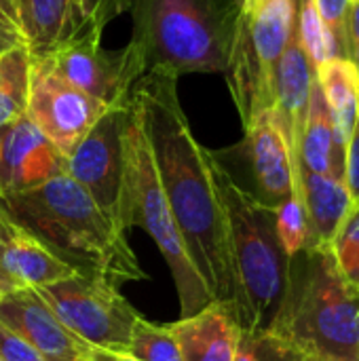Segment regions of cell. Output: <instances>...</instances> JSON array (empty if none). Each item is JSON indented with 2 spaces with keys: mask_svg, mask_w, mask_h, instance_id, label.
<instances>
[{
  "mask_svg": "<svg viewBox=\"0 0 359 361\" xmlns=\"http://www.w3.org/2000/svg\"><path fill=\"white\" fill-rule=\"evenodd\" d=\"M296 27V0H264L239 11L229 59V89L243 127L273 108L277 63Z\"/></svg>",
  "mask_w": 359,
  "mask_h": 361,
  "instance_id": "7",
  "label": "cell"
},
{
  "mask_svg": "<svg viewBox=\"0 0 359 361\" xmlns=\"http://www.w3.org/2000/svg\"><path fill=\"white\" fill-rule=\"evenodd\" d=\"M106 110V104L70 85L42 57L30 55L25 116L63 157L76 148Z\"/></svg>",
  "mask_w": 359,
  "mask_h": 361,
  "instance_id": "11",
  "label": "cell"
},
{
  "mask_svg": "<svg viewBox=\"0 0 359 361\" xmlns=\"http://www.w3.org/2000/svg\"><path fill=\"white\" fill-rule=\"evenodd\" d=\"M212 180L226 218L235 275V315L241 332L267 330L281 305L290 256L275 226V209L256 201L209 152Z\"/></svg>",
  "mask_w": 359,
  "mask_h": 361,
  "instance_id": "4",
  "label": "cell"
},
{
  "mask_svg": "<svg viewBox=\"0 0 359 361\" xmlns=\"http://www.w3.org/2000/svg\"><path fill=\"white\" fill-rule=\"evenodd\" d=\"M245 154L254 182L250 195L256 201L271 209L292 197L303 201L292 157L273 108L256 114L245 127Z\"/></svg>",
  "mask_w": 359,
  "mask_h": 361,
  "instance_id": "12",
  "label": "cell"
},
{
  "mask_svg": "<svg viewBox=\"0 0 359 361\" xmlns=\"http://www.w3.org/2000/svg\"><path fill=\"white\" fill-rule=\"evenodd\" d=\"M269 328L315 361H359V290L339 273L330 247L290 256L286 292Z\"/></svg>",
  "mask_w": 359,
  "mask_h": 361,
  "instance_id": "5",
  "label": "cell"
},
{
  "mask_svg": "<svg viewBox=\"0 0 359 361\" xmlns=\"http://www.w3.org/2000/svg\"><path fill=\"white\" fill-rule=\"evenodd\" d=\"M131 8V0H74V19L76 30L83 23H93L106 27L114 17Z\"/></svg>",
  "mask_w": 359,
  "mask_h": 361,
  "instance_id": "29",
  "label": "cell"
},
{
  "mask_svg": "<svg viewBox=\"0 0 359 361\" xmlns=\"http://www.w3.org/2000/svg\"><path fill=\"white\" fill-rule=\"evenodd\" d=\"M182 361H235L241 328L233 307L214 300L190 317L169 324Z\"/></svg>",
  "mask_w": 359,
  "mask_h": 361,
  "instance_id": "16",
  "label": "cell"
},
{
  "mask_svg": "<svg viewBox=\"0 0 359 361\" xmlns=\"http://www.w3.org/2000/svg\"><path fill=\"white\" fill-rule=\"evenodd\" d=\"M317 13L332 36L339 57L353 61L351 42V0H315Z\"/></svg>",
  "mask_w": 359,
  "mask_h": 361,
  "instance_id": "28",
  "label": "cell"
},
{
  "mask_svg": "<svg viewBox=\"0 0 359 361\" xmlns=\"http://www.w3.org/2000/svg\"><path fill=\"white\" fill-rule=\"evenodd\" d=\"M174 76L146 72L131 91L154 157L159 180L186 252L214 300L235 311L237 290L226 218L212 180L209 150L193 135Z\"/></svg>",
  "mask_w": 359,
  "mask_h": 361,
  "instance_id": "1",
  "label": "cell"
},
{
  "mask_svg": "<svg viewBox=\"0 0 359 361\" xmlns=\"http://www.w3.org/2000/svg\"><path fill=\"white\" fill-rule=\"evenodd\" d=\"M0 212L76 273L102 277L116 288L146 279L127 235L68 173L0 197Z\"/></svg>",
  "mask_w": 359,
  "mask_h": 361,
  "instance_id": "2",
  "label": "cell"
},
{
  "mask_svg": "<svg viewBox=\"0 0 359 361\" xmlns=\"http://www.w3.org/2000/svg\"><path fill=\"white\" fill-rule=\"evenodd\" d=\"M322 93L334 118L336 137L347 150L359 114V72L353 61L334 57L315 70Z\"/></svg>",
  "mask_w": 359,
  "mask_h": 361,
  "instance_id": "21",
  "label": "cell"
},
{
  "mask_svg": "<svg viewBox=\"0 0 359 361\" xmlns=\"http://www.w3.org/2000/svg\"><path fill=\"white\" fill-rule=\"evenodd\" d=\"M0 322L47 361H91L93 347L68 330L30 288L15 290L0 300Z\"/></svg>",
  "mask_w": 359,
  "mask_h": 361,
  "instance_id": "14",
  "label": "cell"
},
{
  "mask_svg": "<svg viewBox=\"0 0 359 361\" xmlns=\"http://www.w3.org/2000/svg\"><path fill=\"white\" fill-rule=\"evenodd\" d=\"M91 361H138L129 351H114V349H97L93 347Z\"/></svg>",
  "mask_w": 359,
  "mask_h": 361,
  "instance_id": "33",
  "label": "cell"
},
{
  "mask_svg": "<svg viewBox=\"0 0 359 361\" xmlns=\"http://www.w3.org/2000/svg\"><path fill=\"white\" fill-rule=\"evenodd\" d=\"M30 85L28 47L0 55V127L25 114Z\"/></svg>",
  "mask_w": 359,
  "mask_h": 361,
  "instance_id": "22",
  "label": "cell"
},
{
  "mask_svg": "<svg viewBox=\"0 0 359 361\" xmlns=\"http://www.w3.org/2000/svg\"><path fill=\"white\" fill-rule=\"evenodd\" d=\"M125 150H127V169H125V190H127V226L144 228L150 239L161 250L169 273L174 277L180 315L190 317L214 302L203 277L193 264L184 239L178 231L169 203L165 199L154 157L144 131L140 112L129 102V118L125 129Z\"/></svg>",
  "mask_w": 359,
  "mask_h": 361,
  "instance_id": "6",
  "label": "cell"
},
{
  "mask_svg": "<svg viewBox=\"0 0 359 361\" xmlns=\"http://www.w3.org/2000/svg\"><path fill=\"white\" fill-rule=\"evenodd\" d=\"M34 292L55 317L87 345L127 351L140 315L114 283L102 277L74 273Z\"/></svg>",
  "mask_w": 359,
  "mask_h": 361,
  "instance_id": "8",
  "label": "cell"
},
{
  "mask_svg": "<svg viewBox=\"0 0 359 361\" xmlns=\"http://www.w3.org/2000/svg\"><path fill=\"white\" fill-rule=\"evenodd\" d=\"M17 290V286L11 281V277L6 275V271H4V267H2V262H0V300L4 298V296H8L11 292H15Z\"/></svg>",
  "mask_w": 359,
  "mask_h": 361,
  "instance_id": "34",
  "label": "cell"
},
{
  "mask_svg": "<svg viewBox=\"0 0 359 361\" xmlns=\"http://www.w3.org/2000/svg\"><path fill=\"white\" fill-rule=\"evenodd\" d=\"M296 32L313 70L339 57L336 44L317 13L315 0H296Z\"/></svg>",
  "mask_w": 359,
  "mask_h": 361,
  "instance_id": "24",
  "label": "cell"
},
{
  "mask_svg": "<svg viewBox=\"0 0 359 361\" xmlns=\"http://www.w3.org/2000/svg\"><path fill=\"white\" fill-rule=\"evenodd\" d=\"M0 262L11 281L21 288L38 290L61 281L76 271L53 256L36 237L11 222L0 212Z\"/></svg>",
  "mask_w": 359,
  "mask_h": 361,
  "instance_id": "17",
  "label": "cell"
},
{
  "mask_svg": "<svg viewBox=\"0 0 359 361\" xmlns=\"http://www.w3.org/2000/svg\"><path fill=\"white\" fill-rule=\"evenodd\" d=\"M235 361H315L305 349L275 330L241 332Z\"/></svg>",
  "mask_w": 359,
  "mask_h": 361,
  "instance_id": "23",
  "label": "cell"
},
{
  "mask_svg": "<svg viewBox=\"0 0 359 361\" xmlns=\"http://www.w3.org/2000/svg\"><path fill=\"white\" fill-rule=\"evenodd\" d=\"M0 361H47L23 336L0 322Z\"/></svg>",
  "mask_w": 359,
  "mask_h": 361,
  "instance_id": "30",
  "label": "cell"
},
{
  "mask_svg": "<svg viewBox=\"0 0 359 361\" xmlns=\"http://www.w3.org/2000/svg\"><path fill=\"white\" fill-rule=\"evenodd\" d=\"M300 171H313L322 176L336 178L345 182V159L347 150L336 137V127L328 102L322 93L320 80L315 76L311 87V99L307 110V121L300 137Z\"/></svg>",
  "mask_w": 359,
  "mask_h": 361,
  "instance_id": "18",
  "label": "cell"
},
{
  "mask_svg": "<svg viewBox=\"0 0 359 361\" xmlns=\"http://www.w3.org/2000/svg\"><path fill=\"white\" fill-rule=\"evenodd\" d=\"M21 47H28V44H25V36L19 23L4 8H0V55L21 49Z\"/></svg>",
  "mask_w": 359,
  "mask_h": 361,
  "instance_id": "32",
  "label": "cell"
},
{
  "mask_svg": "<svg viewBox=\"0 0 359 361\" xmlns=\"http://www.w3.org/2000/svg\"><path fill=\"white\" fill-rule=\"evenodd\" d=\"M127 351L138 361H182V351L171 328L144 317H138Z\"/></svg>",
  "mask_w": 359,
  "mask_h": 361,
  "instance_id": "25",
  "label": "cell"
},
{
  "mask_svg": "<svg viewBox=\"0 0 359 361\" xmlns=\"http://www.w3.org/2000/svg\"><path fill=\"white\" fill-rule=\"evenodd\" d=\"M353 63H355V68H358L359 72V44L355 47V53H353Z\"/></svg>",
  "mask_w": 359,
  "mask_h": 361,
  "instance_id": "36",
  "label": "cell"
},
{
  "mask_svg": "<svg viewBox=\"0 0 359 361\" xmlns=\"http://www.w3.org/2000/svg\"><path fill=\"white\" fill-rule=\"evenodd\" d=\"M345 184L351 192L353 203H359V114L351 140L347 144V159H345Z\"/></svg>",
  "mask_w": 359,
  "mask_h": 361,
  "instance_id": "31",
  "label": "cell"
},
{
  "mask_svg": "<svg viewBox=\"0 0 359 361\" xmlns=\"http://www.w3.org/2000/svg\"><path fill=\"white\" fill-rule=\"evenodd\" d=\"M102 32L93 23H83L49 53L36 57H42L61 78L108 108L125 106L131 99L133 85L144 74L127 47L123 51H106Z\"/></svg>",
  "mask_w": 359,
  "mask_h": 361,
  "instance_id": "10",
  "label": "cell"
},
{
  "mask_svg": "<svg viewBox=\"0 0 359 361\" xmlns=\"http://www.w3.org/2000/svg\"><path fill=\"white\" fill-rule=\"evenodd\" d=\"M17 21L30 55H44L74 30L72 0H17Z\"/></svg>",
  "mask_w": 359,
  "mask_h": 361,
  "instance_id": "20",
  "label": "cell"
},
{
  "mask_svg": "<svg viewBox=\"0 0 359 361\" xmlns=\"http://www.w3.org/2000/svg\"><path fill=\"white\" fill-rule=\"evenodd\" d=\"M66 173V157L23 114L0 127V197L25 192Z\"/></svg>",
  "mask_w": 359,
  "mask_h": 361,
  "instance_id": "13",
  "label": "cell"
},
{
  "mask_svg": "<svg viewBox=\"0 0 359 361\" xmlns=\"http://www.w3.org/2000/svg\"><path fill=\"white\" fill-rule=\"evenodd\" d=\"M129 55L142 70L226 72L241 0H131Z\"/></svg>",
  "mask_w": 359,
  "mask_h": 361,
  "instance_id": "3",
  "label": "cell"
},
{
  "mask_svg": "<svg viewBox=\"0 0 359 361\" xmlns=\"http://www.w3.org/2000/svg\"><path fill=\"white\" fill-rule=\"evenodd\" d=\"M300 197L309 224V247H328L353 207L347 184L336 178L303 169Z\"/></svg>",
  "mask_w": 359,
  "mask_h": 361,
  "instance_id": "19",
  "label": "cell"
},
{
  "mask_svg": "<svg viewBox=\"0 0 359 361\" xmlns=\"http://www.w3.org/2000/svg\"><path fill=\"white\" fill-rule=\"evenodd\" d=\"M127 118L129 104L108 108L66 157V173L91 195L97 207L125 235L129 233L125 190Z\"/></svg>",
  "mask_w": 359,
  "mask_h": 361,
  "instance_id": "9",
  "label": "cell"
},
{
  "mask_svg": "<svg viewBox=\"0 0 359 361\" xmlns=\"http://www.w3.org/2000/svg\"><path fill=\"white\" fill-rule=\"evenodd\" d=\"M275 226L288 256L309 247V224L300 199L292 197L275 209Z\"/></svg>",
  "mask_w": 359,
  "mask_h": 361,
  "instance_id": "27",
  "label": "cell"
},
{
  "mask_svg": "<svg viewBox=\"0 0 359 361\" xmlns=\"http://www.w3.org/2000/svg\"><path fill=\"white\" fill-rule=\"evenodd\" d=\"M328 247L339 273L359 290V203H353Z\"/></svg>",
  "mask_w": 359,
  "mask_h": 361,
  "instance_id": "26",
  "label": "cell"
},
{
  "mask_svg": "<svg viewBox=\"0 0 359 361\" xmlns=\"http://www.w3.org/2000/svg\"><path fill=\"white\" fill-rule=\"evenodd\" d=\"M264 0H241V6L243 8H254V6H258V4H262Z\"/></svg>",
  "mask_w": 359,
  "mask_h": 361,
  "instance_id": "35",
  "label": "cell"
},
{
  "mask_svg": "<svg viewBox=\"0 0 359 361\" xmlns=\"http://www.w3.org/2000/svg\"><path fill=\"white\" fill-rule=\"evenodd\" d=\"M315 80V70L298 40V32L294 27L290 42L277 63L275 82H273V112L286 137L294 173L300 186V137L307 121L311 87Z\"/></svg>",
  "mask_w": 359,
  "mask_h": 361,
  "instance_id": "15",
  "label": "cell"
}]
</instances>
